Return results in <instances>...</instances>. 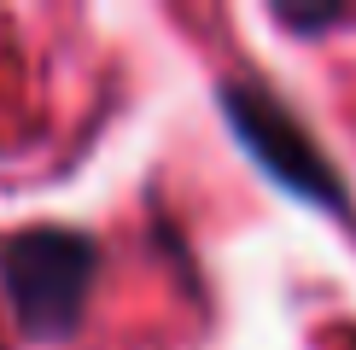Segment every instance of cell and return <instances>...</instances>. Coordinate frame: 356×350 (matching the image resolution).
<instances>
[{"label": "cell", "instance_id": "2", "mask_svg": "<svg viewBox=\"0 0 356 350\" xmlns=\"http://www.w3.org/2000/svg\"><path fill=\"white\" fill-rule=\"evenodd\" d=\"M228 111L240 117L245 140L263 152V164H269V169L280 175V181H292V187H298V193H309V199H327V204H339L327 164H316V158H309V146H298L304 135H298V128H292L280 111H269L263 99H251V94H234V99H228Z\"/></svg>", "mask_w": 356, "mask_h": 350}, {"label": "cell", "instance_id": "1", "mask_svg": "<svg viewBox=\"0 0 356 350\" xmlns=\"http://www.w3.org/2000/svg\"><path fill=\"white\" fill-rule=\"evenodd\" d=\"M88 269H94V251L70 233H29L6 251V274L12 292H18V310L35 333H58L82 303Z\"/></svg>", "mask_w": 356, "mask_h": 350}]
</instances>
